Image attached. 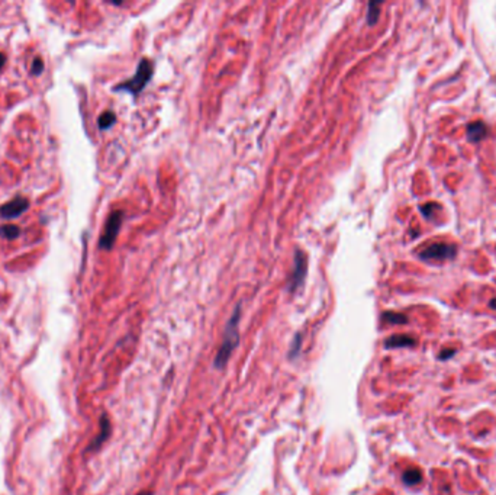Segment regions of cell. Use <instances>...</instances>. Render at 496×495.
<instances>
[{
  "instance_id": "1",
  "label": "cell",
  "mask_w": 496,
  "mask_h": 495,
  "mask_svg": "<svg viewBox=\"0 0 496 495\" xmlns=\"http://www.w3.org/2000/svg\"><path fill=\"white\" fill-rule=\"evenodd\" d=\"M240 319H241V305H237L232 315L227 322L225 327V336H224V342L221 344L218 355L215 357V366L218 369H222L227 363H228L229 357L232 355V352L235 350V347L238 346L240 342Z\"/></svg>"
},
{
  "instance_id": "2",
  "label": "cell",
  "mask_w": 496,
  "mask_h": 495,
  "mask_svg": "<svg viewBox=\"0 0 496 495\" xmlns=\"http://www.w3.org/2000/svg\"><path fill=\"white\" fill-rule=\"evenodd\" d=\"M153 73H154L153 63H151L148 58H142L140 61V64H138V67H137L135 74L131 77V78L125 80L124 83L118 85V86L115 88V90H127V92H129L131 95L137 96V95H140L141 90L147 86V83H148L150 78L153 77Z\"/></svg>"
},
{
  "instance_id": "3",
  "label": "cell",
  "mask_w": 496,
  "mask_h": 495,
  "mask_svg": "<svg viewBox=\"0 0 496 495\" xmlns=\"http://www.w3.org/2000/svg\"><path fill=\"white\" fill-rule=\"evenodd\" d=\"M122 221H124V212L122 211H114L109 215L108 221H106V225H105V229H103L102 237L99 240L101 249L111 250L114 247L115 240H116L118 232H119L121 225H122Z\"/></svg>"
},
{
  "instance_id": "4",
  "label": "cell",
  "mask_w": 496,
  "mask_h": 495,
  "mask_svg": "<svg viewBox=\"0 0 496 495\" xmlns=\"http://www.w3.org/2000/svg\"><path fill=\"white\" fill-rule=\"evenodd\" d=\"M456 253H457V247L454 244L434 242L421 252L420 257L424 260H448L453 259Z\"/></svg>"
},
{
  "instance_id": "5",
  "label": "cell",
  "mask_w": 496,
  "mask_h": 495,
  "mask_svg": "<svg viewBox=\"0 0 496 495\" xmlns=\"http://www.w3.org/2000/svg\"><path fill=\"white\" fill-rule=\"evenodd\" d=\"M306 265H308V260H306L305 253L302 250H296L294 252V266H293V273L289 279V291L290 292H296L305 282L306 278Z\"/></svg>"
},
{
  "instance_id": "6",
  "label": "cell",
  "mask_w": 496,
  "mask_h": 495,
  "mask_svg": "<svg viewBox=\"0 0 496 495\" xmlns=\"http://www.w3.org/2000/svg\"><path fill=\"white\" fill-rule=\"evenodd\" d=\"M29 208V201L24 196H16L11 202L0 206V216L5 219H13L21 216Z\"/></svg>"
},
{
  "instance_id": "7",
  "label": "cell",
  "mask_w": 496,
  "mask_h": 495,
  "mask_svg": "<svg viewBox=\"0 0 496 495\" xmlns=\"http://www.w3.org/2000/svg\"><path fill=\"white\" fill-rule=\"evenodd\" d=\"M109 436H111V421H109V419H108L106 414H103L102 417H101V432H99V434L94 437V440L89 445L87 452L97 450V449H99V447H101V446L109 439Z\"/></svg>"
},
{
  "instance_id": "8",
  "label": "cell",
  "mask_w": 496,
  "mask_h": 495,
  "mask_svg": "<svg viewBox=\"0 0 496 495\" xmlns=\"http://www.w3.org/2000/svg\"><path fill=\"white\" fill-rule=\"evenodd\" d=\"M487 135V125L483 121H474L467 125V138L471 142H479Z\"/></svg>"
},
{
  "instance_id": "9",
  "label": "cell",
  "mask_w": 496,
  "mask_h": 495,
  "mask_svg": "<svg viewBox=\"0 0 496 495\" xmlns=\"http://www.w3.org/2000/svg\"><path fill=\"white\" fill-rule=\"evenodd\" d=\"M415 339L411 337V336H407V334H396V336H392L389 337L386 342H384V346L387 349H401V347H412L415 346Z\"/></svg>"
},
{
  "instance_id": "10",
  "label": "cell",
  "mask_w": 496,
  "mask_h": 495,
  "mask_svg": "<svg viewBox=\"0 0 496 495\" xmlns=\"http://www.w3.org/2000/svg\"><path fill=\"white\" fill-rule=\"evenodd\" d=\"M0 235L6 240H16L21 235V228L15 224H6L0 227Z\"/></svg>"
},
{
  "instance_id": "11",
  "label": "cell",
  "mask_w": 496,
  "mask_h": 495,
  "mask_svg": "<svg viewBox=\"0 0 496 495\" xmlns=\"http://www.w3.org/2000/svg\"><path fill=\"white\" fill-rule=\"evenodd\" d=\"M402 479L407 485L414 486V485H418L422 481V473H421L420 469H409L404 473Z\"/></svg>"
},
{
  "instance_id": "12",
  "label": "cell",
  "mask_w": 496,
  "mask_h": 495,
  "mask_svg": "<svg viewBox=\"0 0 496 495\" xmlns=\"http://www.w3.org/2000/svg\"><path fill=\"white\" fill-rule=\"evenodd\" d=\"M115 122H116V116H115L114 112H111V111L103 112V114L99 116V121H97V124H99V128H101V129H108V128L112 127Z\"/></svg>"
},
{
  "instance_id": "13",
  "label": "cell",
  "mask_w": 496,
  "mask_h": 495,
  "mask_svg": "<svg viewBox=\"0 0 496 495\" xmlns=\"http://www.w3.org/2000/svg\"><path fill=\"white\" fill-rule=\"evenodd\" d=\"M380 15V5L379 3H369V11H367V24L374 25L379 19Z\"/></svg>"
},
{
  "instance_id": "14",
  "label": "cell",
  "mask_w": 496,
  "mask_h": 495,
  "mask_svg": "<svg viewBox=\"0 0 496 495\" xmlns=\"http://www.w3.org/2000/svg\"><path fill=\"white\" fill-rule=\"evenodd\" d=\"M383 319L390 322V324H407L408 318L404 314H398V312H384L383 314Z\"/></svg>"
},
{
  "instance_id": "15",
  "label": "cell",
  "mask_w": 496,
  "mask_h": 495,
  "mask_svg": "<svg viewBox=\"0 0 496 495\" xmlns=\"http://www.w3.org/2000/svg\"><path fill=\"white\" fill-rule=\"evenodd\" d=\"M42 70H44V63H42V60L41 58H34V61H32V67H31V71H32V74L34 76H39L41 73H42Z\"/></svg>"
},
{
  "instance_id": "16",
  "label": "cell",
  "mask_w": 496,
  "mask_h": 495,
  "mask_svg": "<svg viewBox=\"0 0 496 495\" xmlns=\"http://www.w3.org/2000/svg\"><path fill=\"white\" fill-rule=\"evenodd\" d=\"M435 206H437V203H427V205L421 206V212L424 214L425 218H433V212L437 211V209H433Z\"/></svg>"
},
{
  "instance_id": "17",
  "label": "cell",
  "mask_w": 496,
  "mask_h": 495,
  "mask_svg": "<svg viewBox=\"0 0 496 495\" xmlns=\"http://www.w3.org/2000/svg\"><path fill=\"white\" fill-rule=\"evenodd\" d=\"M454 353H456V350H454V349H445V350H443V352H440L438 357H440L441 360H447V359L453 357V356H454Z\"/></svg>"
},
{
  "instance_id": "18",
  "label": "cell",
  "mask_w": 496,
  "mask_h": 495,
  "mask_svg": "<svg viewBox=\"0 0 496 495\" xmlns=\"http://www.w3.org/2000/svg\"><path fill=\"white\" fill-rule=\"evenodd\" d=\"M299 346H301V334L296 336V342H293L292 350H290V356H296L299 352Z\"/></svg>"
},
{
  "instance_id": "19",
  "label": "cell",
  "mask_w": 496,
  "mask_h": 495,
  "mask_svg": "<svg viewBox=\"0 0 496 495\" xmlns=\"http://www.w3.org/2000/svg\"><path fill=\"white\" fill-rule=\"evenodd\" d=\"M5 64H6V55H5L3 52H0V71H2V68L5 67Z\"/></svg>"
},
{
  "instance_id": "20",
  "label": "cell",
  "mask_w": 496,
  "mask_h": 495,
  "mask_svg": "<svg viewBox=\"0 0 496 495\" xmlns=\"http://www.w3.org/2000/svg\"><path fill=\"white\" fill-rule=\"evenodd\" d=\"M490 308H493V309H496V298H495V299H492V301H490Z\"/></svg>"
},
{
  "instance_id": "21",
  "label": "cell",
  "mask_w": 496,
  "mask_h": 495,
  "mask_svg": "<svg viewBox=\"0 0 496 495\" xmlns=\"http://www.w3.org/2000/svg\"><path fill=\"white\" fill-rule=\"evenodd\" d=\"M140 495H150L148 492H142V494H140Z\"/></svg>"
}]
</instances>
